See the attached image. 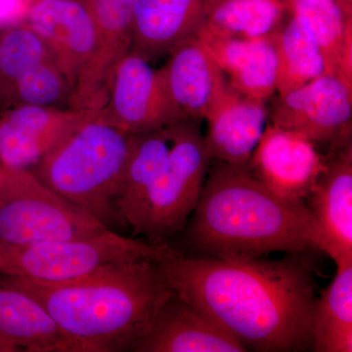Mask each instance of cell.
<instances>
[{"instance_id":"cell-13","label":"cell","mask_w":352,"mask_h":352,"mask_svg":"<svg viewBox=\"0 0 352 352\" xmlns=\"http://www.w3.org/2000/svg\"><path fill=\"white\" fill-rule=\"evenodd\" d=\"M305 204L336 264L352 261V143L330 147Z\"/></svg>"},{"instance_id":"cell-20","label":"cell","mask_w":352,"mask_h":352,"mask_svg":"<svg viewBox=\"0 0 352 352\" xmlns=\"http://www.w3.org/2000/svg\"><path fill=\"white\" fill-rule=\"evenodd\" d=\"M289 11L311 34L326 63V74L352 87V16L335 0H288Z\"/></svg>"},{"instance_id":"cell-1","label":"cell","mask_w":352,"mask_h":352,"mask_svg":"<svg viewBox=\"0 0 352 352\" xmlns=\"http://www.w3.org/2000/svg\"><path fill=\"white\" fill-rule=\"evenodd\" d=\"M310 252L279 259L185 256L159 263L170 289L248 349H314L317 285Z\"/></svg>"},{"instance_id":"cell-29","label":"cell","mask_w":352,"mask_h":352,"mask_svg":"<svg viewBox=\"0 0 352 352\" xmlns=\"http://www.w3.org/2000/svg\"><path fill=\"white\" fill-rule=\"evenodd\" d=\"M335 1L339 4L344 12L352 16V0H335Z\"/></svg>"},{"instance_id":"cell-10","label":"cell","mask_w":352,"mask_h":352,"mask_svg":"<svg viewBox=\"0 0 352 352\" xmlns=\"http://www.w3.org/2000/svg\"><path fill=\"white\" fill-rule=\"evenodd\" d=\"M351 116L352 87L331 74L279 95L270 110L271 124L330 147L351 142Z\"/></svg>"},{"instance_id":"cell-21","label":"cell","mask_w":352,"mask_h":352,"mask_svg":"<svg viewBox=\"0 0 352 352\" xmlns=\"http://www.w3.org/2000/svg\"><path fill=\"white\" fill-rule=\"evenodd\" d=\"M289 12L288 0H217L199 36L266 38L283 27Z\"/></svg>"},{"instance_id":"cell-23","label":"cell","mask_w":352,"mask_h":352,"mask_svg":"<svg viewBox=\"0 0 352 352\" xmlns=\"http://www.w3.org/2000/svg\"><path fill=\"white\" fill-rule=\"evenodd\" d=\"M312 336L314 351H352V261L337 264V274L318 298Z\"/></svg>"},{"instance_id":"cell-24","label":"cell","mask_w":352,"mask_h":352,"mask_svg":"<svg viewBox=\"0 0 352 352\" xmlns=\"http://www.w3.org/2000/svg\"><path fill=\"white\" fill-rule=\"evenodd\" d=\"M275 41L278 55L276 91L279 95L288 94L326 74L320 47L293 14L277 32Z\"/></svg>"},{"instance_id":"cell-12","label":"cell","mask_w":352,"mask_h":352,"mask_svg":"<svg viewBox=\"0 0 352 352\" xmlns=\"http://www.w3.org/2000/svg\"><path fill=\"white\" fill-rule=\"evenodd\" d=\"M98 111L11 106L0 115V166L31 170Z\"/></svg>"},{"instance_id":"cell-19","label":"cell","mask_w":352,"mask_h":352,"mask_svg":"<svg viewBox=\"0 0 352 352\" xmlns=\"http://www.w3.org/2000/svg\"><path fill=\"white\" fill-rule=\"evenodd\" d=\"M69 352L50 315L36 300L0 281V352Z\"/></svg>"},{"instance_id":"cell-4","label":"cell","mask_w":352,"mask_h":352,"mask_svg":"<svg viewBox=\"0 0 352 352\" xmlns=\"http://www.w3.org/2000/svg\"><path fill=\"white\" fill-rule=\"evenodd\" d=\"M135 138L104 120L98 111L31 171L46 187L113 231L122 224L116 204Z\"/></svg>"},{"instance_id":"cell-7","label":"cell","mask_w":352,"mask_h":352,"mask_svg":"<svg viewBox=\"0 0 352 352\" xmlns=\"http://www.w3.org/2000/svg\"><path fill=\"white\" fill-rule=\"evenodd\" d=\"M196 122L173 126L166 166L127 220L133 236H143L151 244H168L166 240L182 231L200 198L212 159Z\"/></svg>"},{"instance_id":"cell-6","label":"cell","mask_w":352,"mask_h":352,"mask_svg":"<svg viewBox=\"0 0 352 352\" xmlns=\"http://www.w3.org/2000/svg\"><path fill=\"white\" fill-rule=\"evenodd\" d=\"M178 252L168 244L154 245L112 230L83 240L0 243V277L65 283L87 276L108 264L141 259L161 263Z\"/></svg>"},{"instance_id":"cell-28","label":"cell","mask_w":352,"mask_h":352,"mask_svg":"<svg viewBox=\"0 0 352 352\" xmlns=\"http://www.w3.org/2000/svg\"><path fill=\"white\" fill-rule=\"evenodd\" d=\"M23 0H0V29L15 25L22 12Z\"/></svg>"},{"instance_id":"cell-9","label":"cell","mask_w":352,"mask_h":352,"mask_svg":"<svg viewBox=\"0 0 352 352\" xmlns=\"http://www.w3.org/2000/svg\"><path fill=\"white\" fill-rule=\"evenodd\" d=\"M129 51L116 67L100 116L129 133L143 134L187 120L175 105L163 68Z\"/></svg>"},{"instance_id":"cell-27","label":"cell","mask_w":352,"mask_h":352,"mask_svg":"<svg viewBox=\"0 0 352 352\" xmlns=\"http://www.w3.org/2000/svg\"><path fill=\"white\" fill-rule=\"evenodd\" d=\"M69 99L68 83L54 58H51L21 76L14 83L6 101L12 106L25 104L57 108L65 101L69 106Z\"/></svg>"},{"instance_id":"cell-3","label":"cell","mask_w":352,"mask_h":352,"mask_svg":"<svg viewBox=\"0 0 352 352\" xmlns=\"http://www.w3.org/2000/svg\"><path fill=\"white\" fill-rule=\"evenodd\" d=\"M208 173L186 237L201 256L254 258L272 252H325L305 201L277 195L245 166L217 160Z\"/></svg>"},{"instance_id":"cell-2","label":"cell","mask_w":352,"mask_h":352,"mask_svg":"<svg viewBox=\"0 0 352 352\" xmlns=\"http://www.w3.org/2000/svg\"><path fill=\"white\" fill-rule=\"evenodd\" d=\"M0 281L32 296L45 309L69 352L135 351L157 310L173 293L159 263L147 259L108 264L65 283L8 277Z\"/></svg>"},{"instance_id":"cell-14","label":"cell","mask_w":352,"mask_h":352,"mask_svg":"<svg viewBox=\"0 0 352 352\" xmlns=\"http://www.w3.org/2000/svg\"><path fill=\"white\" fill-rule=\"evenodd\" d=\"M135 352H245L244 346L175 292L157 310Z\"/></svg>"},{"instance_id":"cell-16","label":"cell","mask_w":352,"mask_h":352,"mask_svg":"<svg viewBox=\"0 0 352 352\" xmlns=\"http://www.w3.org/2000/svg\"><path fill=\"white\" fill-rule=\"evenodd\" d=\"M217 0H135L131 51L151 60L198 38Z\"/></svg>"},{"instance_id":"cell-18","label":"cell","mask_w":352,"mask_h":352,"mask_svg":"<svg viewBox=\"0 0 352 352\" xmlns=\"http://www.w3.org/2000/svg\"><path fill=\"white\" fill-rule=\"evenodd\" d=\"M276 34L252 39L214 34H200L198 38L207 45L236 90L266 102L276 92Z\"/></svg>"},{"instance_id":"cell-17","label":"cell","mask_w":352,"mask_h":352,"mask_svg":"<svg viewBox=\"0 0 352 352\" xmlns=\"http://www.w3.org/2000/svg\"><path fill=\"white\" fill-rule=\"evenodd\" d=\"M270 119L265 101L251 98L230 85L208 113L204 136L212 159L245 166L258 146Z\"/></svg>"},{"instance_id":"cell-25","label":"cell","mask_w":352,"mask_h":352,"mask_svg":"<svg viewBox=\"0 0 352 352\" xmlns=\"http://www.w3.org/2000/svg\"><path fill=\"white\" fill-rule=\"evenodd\" d=\"M53 58L43 38L29 25L0 31V100L6 101L14 83L27 72Z\"/></svg>"},{"instance_id":"cell-8","label":"cell","mask_w":352,"mask_h":352,"mask_svg":"<svg viewBox=\"0 0 352 352\" xmlns=\"http://www.w3.org/2000/svg\"><path fill=\"white\" fill-rule=\"evenodd\" d=\"M109 230L46 187L31 170L0 166V243L83 240Z\"/></svg>"},{"instance_id":"cell-5","label":"cell","mask_w":352,"mask_h":352,"mask_svg":"<svg viewBox=\"0 0 352 352\" xmlns=\"http://www.w3.org/2000/svg\"><path fill=\"white\" fill-rule=\"evenodd\" d=\"M25 25L43 38L63 74L69 108L105 107L113 69L90 11L74 0H39L28 13Z\"/></svg>"},{"instance_id":"cell-26","label":"cell","mask_w":352,"mask_h":352,"mask_svg":"<svg viewBox=\"0 0 352 352\" xmlns=\"http://www.w3.org/2000/svg\"><path fill=\"white\" fill-rule=\"evenodd\" d=\"M135 0H94L90 11L98 28L104 52L116 69L131 50Z\"/></svg>"},{"instance_id":"cell-22","label":"cell","mask_w":352,"mask_h":352,"mask_svg":"<svg viewBox=\"0 0 352 352\" xmlns=\"http://www.w3.org/2000/svg\"><path fill=\"white\" fill-rule=\"evenodd\" d=\"M171 146L173 126L136 135L116 204L122 224H126L147 190L161 175Z\"/></svg>"},{"instance_id":"cell-11","label":"cell","mask_w":352,"mask_h":352,"mask_svg":"<svg viewBox=\"0 0 352 352\" xmlns=\"http://www.w3.org/2000/svg\"><path fill=\"white\" fill-rule=\"evenodd\" d=\"M325 164L314 141L270 122L245 166L277 195L305 201Z\"/></svg>"},{"instance_id":"cell-15","label":"cell","mask_w":352,"mask_h":352,"mask_svg":"<svg viewBox=\"0 0 352 352\" xmlns=\"http://www.w3.org/2000/svg\"><path fill=\"white\" fill-rule=\"evenodd\" d=\"M164 67L171 98L189 120H206L230 82L212 52L199 38L183 41Z\"/></svg>"}]
</instances>
